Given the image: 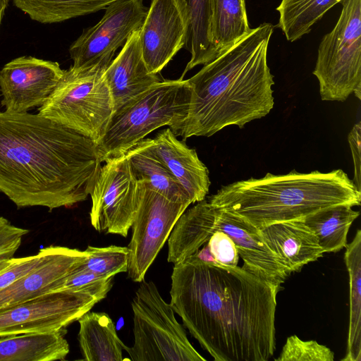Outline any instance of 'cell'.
<instances>
[{
	"label": "cell",
	"instance_id": "20",
	"mask_svg": "<svg viewBox=\"0 0 361 361\" xmlns=\"http://www.w3.org/2000/svg\"><path fill=\"white\" fill-rule=\"evenodd\" d=\"M77 321L80 325L78 341L84 360H124V343L108 314L88 311Z\"/></svg>",
	"mask_w": 361,
	"mask_h": 361
},
{
	"label": "cell",
	"instance_id": "33",
	"mask_svg": "<svg viewBox=\"0 0 361 361\" xmlns=\"http://www.w3.org/2000/svg\"><path fill=\"white\" fill-rule=\"evenodd\" d=\"M214 259V264L237 267L239 255L233 241L225 233L215 231L204 244Z\"/></svg>",
	"mask_w": 361,
	"mask_h": 361
},
{
	"label": "cell",
	"instance_id": "31",
	"mask_svg": "<svg viewBox=\"0 0 361 361\" xmlns=\"http://www.w3.org/2000/svg\"><path fill=\"white\" fill-rule=\"evenodd\" d=\"M78 265L69 274L61 290H83L99 298L101 300L104 299L112 287L114 277L104 276L86 269H79Z\"/></svg>",
	"mask_w": 361,
	"mask_h": 361
},
{
	"label": "cell",
	"instance_id": "24",
	"mask_svg": "<svg viewBox=\"0 0 361 361\" xmlns=\"http://www.w3.org/2000/svg\"><path fill=\"white\" fill-rule=\"evenodd\" d=\"M349 275L350 314L345 356L342 361H361V231L345 247Z\"/></svg>",
	"mask_w": 361,
	"mask_h": 361
},
{
	"label": "cell",
	"instance_id": "2",
	"mask_svg": "<svg viewBox=\"0 0 361 361\" xmlns=\"http://www.w3.org/2000/svg\"><path fill=\"white\" fill-rule=\"evenodd\" d=\"M102 162L97 143L73 130L39 114L0 112V191L18 207L85 200Z\"/></svg>",
	"mask_w": 361,
	"mask_h": 361
},
{
	"label": "cell",
	"instance_id": "13",
	"mask_svg": "<svg viewBox=\"0 0 361 361\" xmlns=\"http://www.w3.org/2000/svg\"><path fill=\"white\" fill-rule=\"evenodd\" d=\"M101 300L83 290L51 291L0 310V336L64 329Z\"/></svg>",
	"mask_w": 361,
	"mask_h": 361
},
{
	"label": "cell",
	"instance_id": "28",
	"mask_svg": "<svg viewBox=\"0 0 361 361\" xmlns=\"http://www.w3.org/2000/svg\"><path fill=\"white\" fill-rule=\"evenodd\" d=\"M342 0H281L278 27L288 41L294 42L310 32L326 11Z\"/></svg>",
	"mask_w": 361,
	"mask_h": 361
},
{
	"label": "cell",
	"instance_id": "32",
	"mask_svg": "<svg viewBox=\"0 0 361 361\" xmlns=\"http://www.w3.org/2000/svg\"><path fill=\"white\" fill-rule=\"evenodd\" d=\"M59 247L49 246L41 249L37 255L30 257H13L11 264L0 271V290L46 263L56 253Z\"/></svg>",
	"mask_w": 361,
	"mask_h": 361
},
{
	"label": "cell",
	"instance_id": "8",
	"mask_svg": "<svg viewBox=\"0 0 361 361\" xmlns=\"http://www.w3.org/2000/svg\"><path fill=\"white\" fill-rule=\"evenodd\" d=\"M133 346L123 349L133 361H206L189 341L171 303L152 281L140 282L131 303Z\"/></svg>",
	"mask_w": 361,
	"mask_h": 361
},
{
	"label": "cell",
	"instance_id": "27",
	"mask_svg": "<svg viewBox=\"0 0 361 361\" xmlns=\"http://www.w3.org/2000/svg\"><path fill=\"white\" fill-rule=\"evenodd\" d=\"M117 0H13L24 13L41 23H60L105 9Z\"/></svg>",
	"mask_w": 361,
	"mask_h": 361
},
{
	"label": "cell",
	"instance_id": "37",
	"mask_svg": "<svg viewBox=\"0 0 361 361\" xmlns=\"http://www.w3.org/2000/svg\"><path fill=\"white\" fill-rule=\"evenodd\" d=\"M12 261L11 259H0V271L8 267Z\"/></svg>",
	"mask_w": 361,
	"mask_h": 361
},
{
	"label": "cell",
	"instance_id": "17",
	"mask_svg": "<svg viewBox=\"0 0 361 361\" xmlns=\"http://www.w3.org/2000/svg\"><path fill=\"white\" fill-rule=\"evenodd\" d=\"M152 148L176 180L188 194L192 203L205 199L209 192V171L196 151L179 140L167 128L152 139Z\"/></svg>",
	"mask_w": 361,
	"mask_h": 361
},
{
	"label": "cell",
	"instance_id": "5",
	"mask_svg": "<svg viewBox=\"0 0 361 361\" xmlns=\"http://www.w3.org/2000/svg\"><path fill=\"white\" fill-rule=\"evenodd\" d=\"M215 231L235 243L243 269L278 288L290 275L269 248L258 228L242 217L212 205L205 199L185 210L168 239V256L178 262L194 255Z\"/></svg>",
	"mask_w": 361,
	"mask_h": 361
},
{
	"label": "cell",
	"instance_id": "1",
	"mask_svg": "<svg viewBox=\"0 0 361 361\" xmlns=\"http://www.w3.org/2000/svg\"><path fill=\"white\" fill-rule=\"evenodd\" d=\"M171 305L215 361H267L276 346L280 290L243 267L202 262L174 264Z\"/></svg>",
	"mask_w": 361,
	"mask_h": 361
},
{
	"label": "cell",
	"instance_id": "23",
	"mask_svg": "<svg viewBox=\"0 0 361 361\" xmlns=\"http://www.w3.org/2000/svg\"><path fill=\"white\" fill-rule=\"evenodd\" d=\"M185 11L188 30L184 48L191 56L182 76L198 65H205L217 56L212 42V0H180Z\"/></svg>",
	"mask_w": 361,
	"mask_h": 361
},
{
	"label": "cell",
	"instance_id": "7",
	"mask_svg": "<svg viewBox=\"0 0 361 361\" xmlns=\"http://www.w3.org/2000/svg\"><path fill=\"white\" fill-rule=\"evenodd\" d=\"M106 69L71 66L38 114L94 141L104 135L114 111Z\"/></svg>",
	"mask_w": 361,
	"mask_h": 361
},
{
	"label": "cell",
	"instance_id": "30",
	"mask_svg": "<svg viewBox=\"0 0 361 361\" xmlns=\"http://www.w3.org/2000/svg\"><path fill=\"white\" fill-rule=\"evenodd\" d=\"M334 352L314 340L302 341L296 335L287 338L276 361H333Z\"/></svg>",
	"mask_w": 361,
	"mask_h": 361
},
{
	"label": "cell",
	"instance_id": "12",
	"mask_svg": "<svg viewBox=\"0 0 361 361\" xmlns=\"http://www.w3.org/2000/svg\"><path fill=\"white\" fill-rule=\"evenodd\" d=\"M147 11L143 0H117L110 4L100 21L85 30L71 45L72 66L106 69L117 49L140 29Z\"/></svg>",
	"mask_w": 361,
	"mask_h": 361
},
{
	"label": "cell",
	"instance_id": "35",
	"mask_svg": "<svg viewBox=\"0 0 361 361\" xmlns=\"http://www.w3.org/2000/svg\"><path fill=\"white\" fill-rule=\"evenodd\" d=\"M360 122L356 123L350 133L348 140L352 152L354 164V180L355 186L360 190Z\"/></svg>",
	"mask_w": 361,
	"mask_h": 361
},
{
	"label": "cell",
	"instance_id": "22",
	"mask_svg": "<svg viewBox=\"0 0 361 361\" xmlns=\"http://www.w3.org/2000/svg\"><path fill=\"white\" fill-rule=\"evenodd\" d=\"M126 153L137 180L146 181L172 201L192 204L186 192L154 152L151 138L142 140Z\"/></svg>",
	"mask_w": 361,
	"mask_h": 361
},
{
	"label": "cell",
	"instance_id": "3",
	"mask_svg": "<svg viewBox=\"0 0 361 361\" xmlns=\"http://www.w3.org/2000/svg\"><path fill=\"white\" fill-rule=\"evenodd\" d=\"M274 27L265 23L252 29L188 79L190 107L176 136L210 137L229 126L242 128L271 111L274 82L267 56Z\"/></svg>",
	"mask_w": 361,
	"mask_h": 361
},
{
	"label": "cell",
	"instance_id": "15",
	"mask_svg": "<svg viewBox=\"0 0 361 361\" xmlns=\"http://www.w3.org/2000/svg\"><path fill=\"white\" fill-rule=\"evenodd\" d=\"M188 30L180 0H152L140 29L143 59L149 71L158 74L184 47Z\"/></svg>",
	"mask_w": 361,
	"mask_h": 361
},
{
	"label": "cell",
	"instance_id": "26",
	"mask_svg": "<svg viewBox=\"0 0 361 361\" xmlns=\"http://www.w3.org/2000/svg\"><path fill=\"white\" fill-rule=\"evenodd\" d=\"M251 30L245 0H212V37L218 56Z\"/></svg>",
	"mask_w": 361,
	"mask_h": 361
},
{
	"label": "cell",
	"instance_id": "9",
	"mask_svg": "<svg viewBox=\"0 0 361 361\" xmlns=\"http://www.w3.org/2000/svg\"><path fill=\"white\" fill-rule=\"evenodd\" d=\"M342 11L333 30L319 46L313 74L324 101H345L361 93V0H342Z\"/></svg>",
	"mask_w": 361,
	"mask_h": 361
},
{
	"label": "cell",
	"instance_id": "10",
	"mask_svg": "<svg viewBox=\"0 0 361 361\" xmlns=\"http://www.w3.org/2000/svg\"><path fill=\"white\" fill-rule=\"evenodd\" d=\"M90 192V216L99 232L126 237L140 203V190L126 153L106 159Z\"/></svg>",
	"mask_w": 361,
	"mask_h": 361
},
{
	"label": "cell",
	"instance_id": "25",
	"mask_svg": "<svg viewBox=\"0 0 361 361\" xmlns=\"http://www.w3.org/2000/svg\"><path fill=\"white\" fill-rule=\"evenodd\" d=\"M348 204H338L321 209L302 220L313 231L325 252L340 251L347 245V235L360 212Z\"/></svg>",
	"mask_w": 361,
	"mask_h": 361
},
{
	"label": "cell",
	"instance_id": "14",
	"mask_svg": "<svg viewBox=\"0 0 361 361\" xmlns=\"http://www.w3.org/2000/svg\"><path fill=\"white\" fill-rule=\"evenodd\" d=\"M64 73L57 62L34 56H20L0 71L1 106L11 112H27L41 106Z\"/></svg>",
	"mask_w": 361,
	"mask_h": 361
},
{
	"label": "cell",
	"instance_id": "11",
	"mask_svg": "<svg viewBox=\"0 0 361 361\" xmlns=\"http://www.w3.org/2000/svg\"><path fill=\"white\" fill-rule=\"evenodd\" d=\"M140 203L131 226L128 275L140 283L156 259L179 217L190 204L172 201L146 181L137 180Z\"/></svg>",
	"mask_w": 361,
	"mask_h": 361
},
{
	"label": "cell",
	"instance_id": "19",
	"mask_svg": "<svg viewBox=\"0 0 361 361\" xmlns=\"http://www.w3.org/2000/svg\"><path fill=\"white\" fill-rule=\"evenodd\" d=\"M259 230L290 274L299 271L324 254L317 236L302 219L273 223Z\"/></svg>",
	"mask_w": 361,
	"mask_h": 361
},
{
	"label": "cell",
	"instance_id": "18",
	"mask_svg": "<svg viewBox=\"0 0 361 361\" xmlns=\"http://www.w3.org/2000/svg\"><path fill=\"white\" fill-rule=\"evenodd\" d=\"M135 31L104 71L114 111L152 85L162 80L149 71L143 59L139 37Z\"/></svg>",
	"mask_w": 361,
	"mask_h": 361
},
{
	"label": "cell",
	"instance_id": "36",
	"mask_svg": "<svg viewBox=\"0 0 361 361\" xmlns=\"http://www.w3.org/2000/svg\"><path fill=\"white\" fill-rule=\"evenodd\" d=\"M10 0H0V29L1 25L4 16L6 9L8 7V3Z\"/></svg>",
	"mask_w": 361,
	"mask_h": 361
},
{
	"label": "cell",
	"instance_id": "34",
	"mask_svg": "<svg viewBox=\"0 0 361 361\" xmlns=\"http://www.w3.org/2000/svg\"><path fill=\"white\" fill-rule=\"evenodd\" d=\"M29 231L11 224L0 216V259H11Z\"/></svg>",
	"mask_w": 361,
	"mask_h": 361
},
{
	"label": "cell",
	"instance_id": "29",
	"mask_svg": "<svg viewBox=\"0 0 361 361\" xmlns=\"http://www.w3.org/2000/svg\"><path fill=\"white\" fill-rule=\"evenodd\" d=\"M85 252L87 255L78 265L79 269L107 277L128 271L130 252L128 247L89 245Z\"/></svg>",
	"mask_w": 361,
	"mask_h": 361
},
{
	"label": "cell",
	"instance_id": "4",
	"mask_svg": "<svg viewBox=\"0 0 361 361\" xmlns=\"http://www.w3.org/2000/svg\"><path fill=\"white\" fill-rule=\"evenodd\" d=\"M237 214L255 227L303 219L338 204L360 206L361 190L341 169L284 175L268 173L221 187L208 201Z\"/></svg>",
	"mask_w": 361,
	"mask_h": 361
},
{
	"label": "cell",
	"instance_id": "21",
	"mask_svg": "<svg viewBox=\"0 0 361 361\" xmlns=\"http://www.w3.org/2000/svg\"><path fill=\"white\" fill-rule=\"evenodd\" d=\"M65 329L49 333L12 335L0 340V361L63 360L69 353Z\"/></svg>",
	"mask_w": 361,
	"mask_h": 361
},
{
	"label": "cell",
	"instance_id": "16",
	"mask_svg": "<svg viewBox=\"0 0 361 361\" xmlns=\"http://www.w3.org/2000/svg\"><path fill=\"white\" fill-rule=\"evenodd\" d=\"M86 255L85 250L59 246L46 263L0 290V310L61 290L69 274Z\"/></svg>",
	"mask_w": 361,
	"mask_h": 361
},
{
	"label": "cell",
	"instance_id": "6",
	"mask_svg": "<svg viewBox=\"0 0 361 361\" xmlns=\"http://www.w3.org/2000/svg\"><path fill=\"white\" fill-rule=\"evenodd\" d=\"M190 97L188 80H162L115 110L97 144L102 161L123 154L160 127L176 133L187 117Z\"/></svg>",
	"mask_w": 361,
	"mask_h": 361
}]
</instances>
